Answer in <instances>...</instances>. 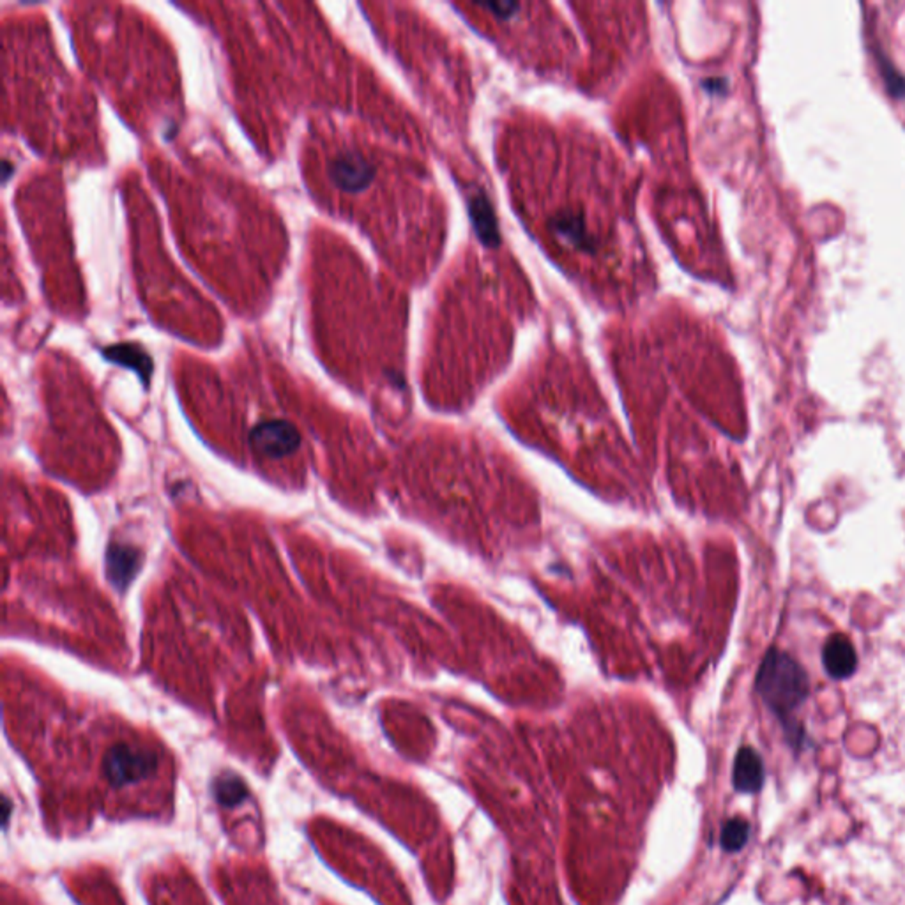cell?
Returning a JSON list of instances; mask_svg holds the SVG:
<instances>
[{
  "label": "cell",
  "mask_w": 905,
  "mask_h": 905,
  "mask_svg": "<svg viewBox=\"0 0 905 905\" xmlns=\"http://www.w3.org/2000/svg\"><path fill=\"white\" fill-rule=\"evenodd\" d=\"M755 689L764 704L792 732V711H795L810 693V681L804 669L787 653L771 648L759 667Z\"/></svg>",
  "instance_id": "obj_1"
},
{
  "label": "cell",
  "mask_w": 905,
  "mask_h": 905,
  "mask_svg": "<svg viewBox=\"0 0 905 905\" xmlns=\"http://www.w3.org/2000/svg\"><path fill=\"white\" fill-rule=\"evenodd\" d=\"M158 766L156 752L129 743H115L103 755L102 773L113 789H126L151 779Z\"/></svg>",
  "instance_id": "obj_2"
},
{
  "label": "cell",
  "mask_w": 905,
  "mask_h": 905,
  "mask_svg": "<svg viewBox=\"0 0 905 905\" xmlns=\"http://www.w3.org/2000/svg\"><path fill=\"white\" fill-rule=\"evenodd\" d=\"M377 175L375 167L355 151H343L328 163V177L339 192L348 195L363 193Z\"/></svg>",
  "instance_id": "obj_3"
},
{
  "label": "cell",
  "mask_w": 905,
  "mask_h": 905,
  "mask_svg": "<svg viewBox=\"0 0 905 905\" xmlns=\"http://www.w3.org/2000/svg\"><path fill=\"white\" fill-rule=\"evenodd\" d=\"M249 443L258 454L278 460L298 452L301 446V434L290 421L269 420L258 423L251 430Z\"/></svg>",
  "instance_id": "obj_4"
},
{
  "label": "cell",
  "mask_w": 905,
  "mask_h": 905,
  "mask_svg": "<svg viewBox=\"0 0 905 905\" xmlns=\"http://www.w3.org/2000/svg\"><path fill=\"white\" fill-rule=\"evenodd\" d=\"M822 664L829 678H851L858 667V655L852 642L844 633L831 635L822 649Z\"/></svg>",
  "instance_id": "obj_5"
},
{
  "label": "cell",
  "mask_w": 905,
  "mask_h": 905,
  "mask_svg": "<svg viewBox=\"0 0 905 905\" xmlns=\"http://www.w3.org/2000/svg\"><path fill=\"white\" fill-rule=\"evenodd\" d=\"M732 786L738 792L755 794L764 786V762L752 746H743L736 754L732 768Z\"/></svg>",
  "instance_id": "obj_6"
},
{
  "label": "cell",
  "mask_w": 905,
  "mask_h": 905,
  "mask_svg": "<svg viewBox=\"0 0 905 905\" xmlns=\"http://www.w3.org/2000/svg\"><path fill=\"white\" fill-rule=\"evenodd\" d=\"M140 566V554L133 547L113 543L107 552V575L118 591H124L135 578Z\"/></svg>",
  "instance_id": "obj_7"
},
{
  "label": "cell",
  "mask_w": 905,
  "mask_h": 905,
  "mask_svg": "<svg viewBox=\"0 0 905 905\" xmlns=\"http://www.w3.org/2000/svg\"><path fill=\"white\" fill-rule=\"evenodd\" d=\"M103 357L109 359L110 363L136 371L140 375V379H143L145 386L149 384V379L152 373V359L138 345H135V343L110 345V347L103 348Z\"/></svg>",
  "instance_id": "obj_8"
},
{
  "label": "cell",
  "mask_w": 905,
  "mask_h": 905,
  "mask_svg": "<svg viewBox=\"0 0 905 905\" xmlns=\"http://www.w3.org/2000/svg\"><path fill=\"white\" fill-rule=\"evenodd\" d=\"M213 794L218 804L225 808H235L249 797L246 782L235 773H224L213 782Z\"/></svg>",
  "instance_id": "obj_9"
},
{
  "label": "cell",
  "mask_w": 905,
  "mask_h": 905,
  "mask_svg": "<svg viewBox=\"0 0 905 905\" xmlns=\"http://www.w3.org/2000/svg\"><path fill=\"white\" fill-rule=\"evenodd\" d=\"M748 838H750V824L741 817H734L727 820L725 826L722 828L720 845L727 852H738L748 844Z\"/></svg>",
  "instance_id": "obj_10"
},
{
  "label": "cell",
  "mask_w": 905,
  "mask_h": 905,
  "mask_svg": "<svg viewBox=\"0 0 905 905\" xmlns=\"http://www.w3.org/2000/svg\"><path fill=\"white\" fill-rule=\"evenodd\" d=\"M879 62H881L883 78H885V82H886V86H888L890 94H892L893 98H897V100H902V98H905L904 77H902V75H901V73H899V71H897V69H895V68H893V66H892V64H890L885 57H881V59H879Z\"/></svg>",
  "instance_id": "obj_11"
},
{
  "label": "cell",
  "mask_w": 905,
  "mask_h": 905,
  "mask_svg": "<svg viewBox=\"0 0 905 905\" xmlns=\"http://www.w3.org/2000/svg\"><path fill=\"white\" fill-rule=\"evenodd\" d=\"M9 813H11V803H9V797L4 795L2 797V824H4V828H7Z\"/></svg>",
  "instance_id": "obj_12"
},
{
  "label": "cell",
  "mask_w": 905,
  "mask_h": 905,
  "mask_svg": "<svg viewBox=\"0 0 905 905\" xmlns=\"http://www.w3.org/2000/svg\"><path fill=\"white\" fill-rule=\"evenodd\" d=\"M11 172H12V167H11V163H9L7 159H4V183H7V179H9Z\"/></svg>",
  "instance_id": "obj_13"
}]
</instances>
